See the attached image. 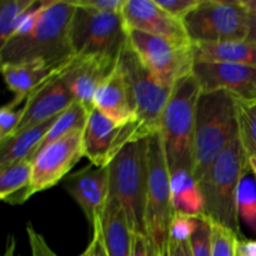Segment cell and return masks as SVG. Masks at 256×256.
I'll return each mask as SVG.
<instances>
[{
	"instance_id": "1",
	"label": "cell",
	"mask_w": 256,
	"mask_h": 256,
	"mask_svg": "<svg viewBox=\"0 0 256 256\" xmlns=\"http://www.w3.org/2000/svg\"><path fill=\"white\" fill-rule=\"evenodd\" d=\"M75 6L72 2L52 0L36 26L28 34L10 38L0 46L2 64L42 60L59 65L74 56L70 42V24Z\"/></svg>"
},
{
	"instance_id": "2",
	"label": "cell",
	"mask_w": 256,
	"mask_h": 256,
	"mask_svg": "<svg viewBox=\"0 0 256 256\" xmlns=\"http://www.w3.org/2000/svg\"><path fill=\"white\" fill-rule=\"evenodd\" d=\"M238 135L236 96L224 90L202 92L195 118L192 166V175L198 182Z\"/></svg>"
},
{
	"instance_id": "3",
	"label": "cell",
	"mask_w": 256,
	"mask_h": 256,
	"mask_svg": "<svg viewBox=\"0 0 256 256\" xmlns=\"http://www.w3.org/2000/svg\"><path fill=\"white\" fill-rule=\"evenodd\" d=\"M249 160L238 135L216 158L199 182L204 199V215L240 236L236 196L240 182L248 174Z\"/></svg>"
},
{
	"instance_id": "4",
	"label": "cell",
	"mask_w": 256,
	"mask_h": 256,
	"mask_svg": "<svg viewBox=\"0 0 256 256\" xmlns=\"http://www.w3.org/2000/svg\"><path fill=\"white\" fill-rule=\"evenodd\" d=\"M202 89L192 74L174 84L160 125V136L170 174L194 166V139L196 106Z\"/></svg>"
},
{
	"instance_id": "5",
	"label": "cell",
	"mask_w": 256,
	"mask_h": 256,
	"mask_svg": "<svg viewBox=\"0 0 256 256\" xmlns=\"http://www.w3.org/2000/svg\"><path fill=\"white\" fill-rule=\"evenodd\" d=\"M109 198L124 208L132 232L145 234L148 192V139L128 144L108 166Z\"/></svg>"
},
{
	"instance_id": "6",
	"label": "cell",
	"mask_w": 256,
	"mask_h": 256,
	"mask_svg": "<svg viewBox=\"0 0 256 256\" xmlns=\"http://www.w3.org/2000/svg\"><path fill=\"white\" fill-rule=\"evenodd\" d=\"M148 192L145 206V234L162 256H170V226L174 206L170 172L160 134L148 138Z\"/></svg>"
},
{
	"instance_id": "7",
	"label": "cell",
	"mask_w": 256,
	"mask_h": 256,
	"mask_svg": "<svg viewBox=\"0 0 256 256\" xmlns=\"http://www.w3.org/2000/svg\"><path fill=\"white\" fill-rule=\"evenodd\" d=\"M70 42L74 56H100L119 62L129 36L122 14L75 6Z\"/></svg>"
},
{
	"instance_id": "8",
	"label": "cell",
	"mask_w": 256,
	"mask_h": 256,
	"mask_svg": "<svg viewBox=\"0 0 256 256\" xmlns=\"http://www.w3.org/2000/svg\"><path fill=\"white\" fill-rule=\"evenodd\" d=\"M182 22L192 42H239L249 32V15L239 0H200Z\"/></svg>"
},
{
	"instance_id": "9",
	"label": "cell",
	"mask_w": 256,
	"mask_h": 256,
	"mask_svg": "<svg viewBox=\"0 0 256 256\" xmlns=\"http://www.w3.org/2000/svg\"><path fill=\"white\" fill-rule=\"evenodd\" d=\"M119 65L129 86L138 122L148 138L158 134L172 88L160 82L142 65L129 42L120 55Z\"/></svg>"
},
{
	"instance_id": "10",
	"label": "cell",
	"mask_w": 256,
	"mask_h": 256,
	"mask_svg": "<svg viewBox=\"0 0 256 256\" xmlns=\"http://www.w3.org/2000/svg\"><path fill=\"white\" fill-rule=\"evenodd\" d=\"M129 44L145 68L162 84L172 88L192 74L195 64L192 42H176L144 32H128Z\"/></svg>"
},
{
	"instance_id": "11",
	"label": "cell",
	"mask_w": 256,
	"mask_h": 256,
	"mask_svg": "<svg viewBox=\"0 0 256 256\" xmlns=\"http://www.w3.org/2000/svg\"><path fill=\"white\" fill-rule=\"evenodd\" d=\"M148 139L139 122L119 124L92 108L82 132V152L92 166L106 168L132 142Z\"/></svg>"
},
{
	"instance_id": "12",
	"label": "cell",
	"mask_w": 256,
	"mask_h": 256,
	"mask_svg": "<svg viewBox=\"0 0 256 256\" xmlns=\"http://www.w3.org/2000/svg\"><path fill=\"white\" fill-rule=\"evenodd\" d=\"M82 132L78 129L42 148L32 159V194L55 186L84 156Z\"/></svg>"
},
{
	"instance_id": "13",
	"label": "cell",
	"mask_w": 256,
	"mask_h": 256,
	"mask_svg": "<svg viewBox=\"0 0 256 256\" xmlns=\"http://www.w3.org/2000/svg\"><path fill=\"white\" fill-rule=\"evenodd\" d=\"M70 60L65 62L49 79L28 96L24 102V115L14 134L59 116L75 102L65 82V70Z\"/></svg>"
},
{
	"instance_id": "14",
	"label": "cell",
	"mask_w": 256,
	"mask_h": 256,
	"mask_svg": "<svg viewBox=\"0 0 256 256\" xmlns=\"http://www.w3.org/2000/svg\"><path fill=\"white\" fill-rule=\"evenodd\" d=\"M202 92L224 90L238 99L256 102V68L229 62H198L192 66Z\"/></svg>"
},
{
	"instance_id": "15",
	"label": "cell",
	"mask_w": 256,
	"mask_h": 256,
	"mask_svg": "<svg viewBox=\"0 0 256 256\" xmlns=\"http://www.w3.org/2000/svg\"><path fill=\"white\" fill-rule=\"evenodd\" d=\"M122 16L128 32L135 30L176 42H192L184 22L165 12L155 0H125Z\"/></svg>"
},
{
	"instance_id": "16",
	"label": "cell",
	"mask_w": 256,
	"mask_h": 256,
	"mask_svg": "<svg viewBox=\"0 0 256 256\" xmlns=\"http://www.w3.org/2000/svg\"><path fill=\"white\" fill-rule=\"evenodd\" d=\"M68 194L75 200L90 226L104 215L109 200V169L106 168H85L80 172L68 175L64 180Z\"/></svg>"
},
{
	"instance_id": "17",
	"label": "cell",
	"mask_w": 256,
	"mask_h": 256,
	"mask_svg": "<svg viewBox=\"0 0 256 256\" xmlns=\"http://www.w3.org/2000/svg\"><path fill=\"white\" fill-rule=\"evenodd\" d=\"M118 62L100 56H74L65 70V82L75 102L92 110L96 90L114 72Z\"/></svg>"
},
{
	"instance_id": "18",
	"label": "cell",
	"mask_w": 256,
	"mask_h": 256,
	"mask_svg": "<svg viewBox=\"0 0 256 256\" xmlns=\"http://www.w3.org/2000/svg\"><path fill=\"white\" fill-rule=\"evenodd\" d=\"M94 108L119 124L136 122L126 79L118 62L114 72L102 82L94 96Z\"/></svg>"
},
{
	"instance_id": "19",
	"label": "cell",
	"mask_w": 256,
	"mask_h": 256,
	"mask_svg": "<svg viewBox=\"0 0 256 256\" xmlns=\"http://www.w3.org/2000/svg\"><path fill=\"white\" fill-rule=\"evenodd\" d=\"M62 65L55 66L42 60L8 62L2 64V72L5 84L14 92L15 96L28 99V96L45 80L49 79Z\"/></svg>"
},
{
	"instance_id": "20",
	"label": "cell",
	"mask_w": 256,
	"mask_h": 256,
	"mask_svg": "<svg viewBox=\"0 0 256 256\" xmlns=\"http://www.w3.org/2000/svg\"><path fill=\"white\" fill-rule=\"evenodd\" d=\"M58 116L16 132L0 142V170L22 160H32Z\"/></svg>"
},
{
	"instance_id": "21",
	"label": "cell",
	"mask_w": 256,
	"mask_h": 256,
	"mask_svg": "<svg viewBox=\"0 0 256 256\" xmlns=\"http://www.w3.org/2000/svg\"><path fill=\"white\" fill-rule=\"evenodd\" d=\"M102 235L108 256H132V232L124 208L109 198L102 218Z\"/></svg>"
},
{
	"instance_id": "22",
	"label": "cell",
	"mask_w": 256,
	"mask_h": 256,
	"mask_svg": "<svg viewBox=\"0 0 256 256\" xmlns=\"http://www.w3.org/2000/svg\"><path fill=\"white\" fill-rule=\"evenodd\" d=\"M195 62H229L256 68V42L249 40L226 42H192Z\"/></svg>"
},
{
	"instance_id": "23",
	"label": "cell",
	"mask_w": 256,
	"mask_h": 256,
	"mask_svg": "<svg viewBox=\"0 0 256 256\" xmlns=\"http://www.w3.org/2000/svg\"><path fill=\"white\" fill-rule=\"evenodd\" d=\"M172 200L175 212L200 216L204 215V199L199 182L190 170L179 169L170 174Z\"/></svg>"
},
{
	"instance_id": "24",
	"label": "cell",
	"mask_w": 256,
	"mask_h": 256,
	"mask_svg": "<svg viewBox=\"0 0 256 256\" xmlns=\"http://www.w3.org/2000/svg\"><path fill=\"white\" fill-rule=\"evenodd\" d=\"M32 162L22 160L0 170V199L10 205L26 202L32 194Z\"/></svg>"
},
{
	"instance_id": "25",
	"label": "cell",
	"mask_w": 256,
	"mask_h": 256,
	"mask_svg": "<svg viewBox=\"0 0 256 256\" xmlns=\"http://www.w3.org/2000/svg\"><path fill=\"white\" fill-rule=\"evenodd\" d=\"M89 112L90 110H88L82 102H72L68 109H65L64 112L56 118V120H55V122L52 124V126L50 128L49 132H48L46 136H45V139L42 140L38 152H39L42 148L49 145L50 142L60 139V138L69 134V132H74V130H84L88 122V116H89ZM35 156H36V155H35Z\"/></svg>"
},
{
	"instance_id": "26",
	"label": "cell",
	"mask_w": 256,
	"mask_h": 256,
	"mask_svg": "<svg viewBox=\"0 0 256 256\" xmlns=\"http://www.w3.org/2000/svg\"><path fill=\"white\" fill-rule=\"evenodd\" d=\"M38 0H2L0 2V46L4 45L19 26L24 15Z\"/></svg>"
},
{
	"instance_id": "27",
	"label": "cell",
	"mask_w": 256,
	"mask_h": 256,
	"mask_svg": "<svg viewBox=\"0 0 256 256\" xmlns=\"http://www.w3.org/2000/svg\"><path fill=\"white\" fill-rule=\"evenodd\" d=\"M239 136L248 156H256V102L236 98Z\"/></svg>"
},
{
	"instance_id": "28",
	"label": "cell",
	"mask_w": 256,
	"mask_h": 256,
	"mask_svg": "<svg viewBox=\"0 0 256 256\" xmlns=\"http://www.w3.org/2000/svg\"><path fill=\"white\" fill-rule=\"evenodd\" d=\"M236 209L239 220L256 234V182L248 174L238 189Z\"/></svg>"
},
{
	"instance_id": "29",
	"label": "cell",
	"mask_w": 256,
	"mask_h": 256,
	"mask_svg": "<svg viewBox=\"0 0 256 256\" xmlns=\"http://www.w3.org/2000/svg\"><path fill=\"white\" fill-rule=\"evenodd\" d=\"M22 102H26L25 98L15 96L14 100L5 104L0 109V142L12 136L16 130L18 125L22 122L24 115V105L20 108Z\"/></svg>"
},
{
	"instance_id": "30",
	"label": "cell",
	"mask_w": 256,
	"mask_h": 256,
	"mask_svg": "<svg viewBox=\"0 0 256 256\" xmlns=\"http://www.w3.org/2000/svg\"><path fill=\"white\" fill-rule=\"evenodd\" d=\"M239 239L232 230L212 222V256H236Z\"/></svg>"
},
{
	"instance_id": "31",
	"label": "cell",
	"mask_w": 256,
	"mask_h": 256,
	"mask_svg": "<svg viewBox=\"0 0 256 256\" xmlns=\"http://www.w3.org/2000/svg\"><path fill=\"white\" fill-rule=\"evenodd\" d=\"M192 256H212V222L206 215L199 216V224L190 239Z\"/></svg>"
},
{
	"instance_id": "32",
	"label": "cell",
	"mask_w": 256,
	"mask_h": 256,
	"mask_svg": "<svg viewBox=\"0 0 256 256\" xmlns=\"http://www.w3.org/2000/svg\"><path fill=\"white\" fill-rule=\"evenodd\" d=\"M198 224H199V216H190V215L175 212L170 226V242H190L196 230Z\"/></svg>"
},
{
	"instance_id": "33",
	"label": "cell",
	"mask_w": 256,
	"mask_h": 256,
	"mask_svg": "<svg viewBox=\"0 0 256 256\" xmlns=\"http://www.w3.org/2000/svg\"><path fill=\"white\" fill-rule=\"evenodd\" d=\"M155 2L172 16L182 22L185 16L199 5L200 0H155Z\"/></svg>"
},
{
	"instance_id": "34",
	"label": "cell",
	"mask_w": 256,
	"mask_h": 256,
	"mask_svg": "<svg viewBox=\"0 0 256 256\" xmlns=\"http://www.w3.org/2000/svg\"><path fill=\"white\" fill-rule=\"evenodd\" d=\"M26 235L32 256H58L54 250L49 246L45 238L34 229L32 222L26 224Z\"/></svg>"
},
{
	"instance_id": "35",
	"label": "cell",
	"mask_w": 256,
	"mask_h": 256,
	"mask_svg": "<svg viewBox=\"0 0 256 256\" xmlns=\"http://www.w3.org/2000/svg\"><path fill=\"white\" fill-rule=\"evenodd\" d=\"M72 2L75 6L112 14H122L125 5V0H75Z\"/></svg>"
},
{
	"instance_id": "36",
	"label": "cell",
	"mask_w": 256,
	"mask_h": 256,
	"mask_svg": "<svg viewBox=\"0 0 256 256\" xmlns=\"http://www.w3.org/2000/svg\"><path fill=\"white\" fill-rule=\"evenodd\" d=\"M92 240L89 245L80 256H108L106 246H105L104 235H102V220L96 222L92 228Z\"/></svg>"
},
{
	"instance_id": "37",
	"label": "cell",
	"mask_w": 256,
	"mask_h": 256,
	"mask_svg": "<svg viewBox=\"0 0 256 256\" xmlns=\"http://www.w3.org/2000/svg\"><path fill=\"white\" fill-rule=\"evenodd\" d=\"M132 256H162L154 242L144 232H132Z\"/></svg>"
},
{
	"instance_id": "38",
	"label": "cell",
	"mask_w": 256,
	"mask_h": 256,
	"mask_svg": "<svg viewBox=\"0 0 256 256\" xmlns=\"http://www.w3.org/2000/svg\"><path fill=\"white\" fill-rule=\"evenodd\" d=\"M236 256H256V240L239 239Z\"/></svg>"
},
{
	"instance_id": "39",
	"label": "cell",
	"mask_w": 256,
	"mask_h": 256,
	"mask_svg": "<svg viewBox=\"0 0 256 256\" xmlns=\"http://www.w3.org/2000/svg\"><path fill=\"white\" fill-rule=\"evenodd\" d=\"M170 256H192L190 242H170Z\"/></svg>"
},
{
	"instance_id": "40",
	"label": "cell",
	"mask_w": 256,
	"mask_h": 256,
	"mask_svg": "<svg viewBox=\"0 0 256 256\" xmlns=\"http://www.w3.org/2000/svg\"><path fill=\"white\" fill-rule=\"evenodd\" d=\"M2 256H18L16 255V242H15L14 238L12 235L8 236L6 245H5V250Z\"/></svg>"
},
{
	"instance_id": "41",
	"label": "cell",
	"mask_w": 256,
	"mask_h": 256,
	"mask_svg": "<svg viewBox=\"0 0 256 256\" xmlns=\"http://www.w3.org/2000/svg\"><path fill=\"white\" fill-rule=\"evenodd\" d=\"M239 2L249 16H256V0H239Z\"/></svg>"
},
{
	"instance_id": "42",
	"label": "cell",
	"mask_w": 256,
	"mask_h": 256,
	"mask_svg": "<svg viewBox=\"0 0 256 256\" xmlns=\"http://www.w3.org/2000/svg\"><path fill=\"white\" fill-rule=\"evenodd\" d=\"M246 40L256 42V16H249V32Z\"/></svg>"
},
{
	"instance_id": "43",
	"label": "cell",
	"mask_w": 256,
	"mask_h": 256,
	"mask_svg": "<svg viewBox=\"0 0 256 256\" xmlns=\"http://www.w3.org/2000/svg\"><path fill=\"white\" fill-rule=\"evenodd\" d=\"M248 160H249V169L252 170L256 179V156H248Z\"/></svg>"
}]
</instances>
